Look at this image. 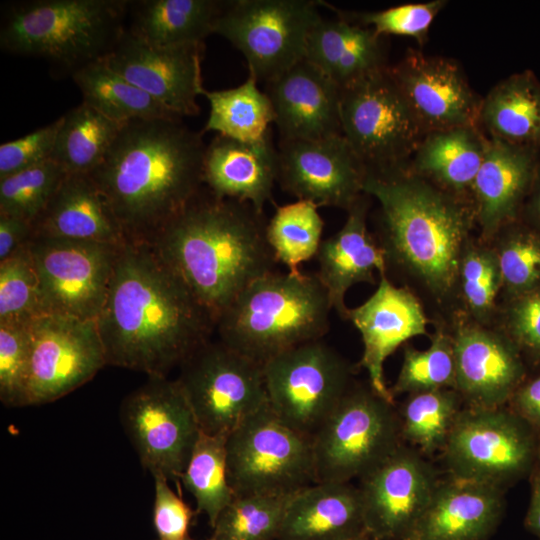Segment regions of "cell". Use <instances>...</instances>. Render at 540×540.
Listing matches in <instances>:
<instances>
[{
	"instance_id": "obj_55",
	"label": "cell",
	"mask_w": 540,
	"mask_h": 540,
	"mask_svg": "<svg viewBox=\"0 0 540 540\" xmlns=\"http://www.w3.org/2000/svg\"><path fill=\"white\" fill-rule=\"evenodd\" d=\"M351 540H375V539L369 537L368 535H363V536H360Z\"/></svg>"
},
{
	"instance_id": "obj_4",
	"label": "cell",
	"mask_w": 540,
	"mask_h": 540,
	"mask_svg": "<svg viewBox=\"0 0 540 540\" xmlns=\"http://www.w3.org/2000/svg\"><path fill=\"white\" fill-rule=\"evenodd\" d=\"M264 212L205 186L149 244L217 321L252 281L278 263Z\"/></svg>"
},
{
	"instance_id": "obj_19",
	"label": "cell",
	"mask_w": 540,
	"mask_h": 540,
	"mask_svg": "<svg viewBox=\"0 0 540 540\" xmlns=\"http://www.w3.org/2000/svg\"><path fill=\"white\" fill-rule=\"evenodd\" d=\"M454 342L455 390L471 407L499 408L527 376L526 361L497 326L478 324L457 312L450 323Z\"/></svg>"
},
{
	"instance_id": "obj_43",
	"label": "cell",
	"mask_w": 540,
	"mask_h": 540,
	"mask_svg": "<svg viewBox=\"0 0 540 540\" xmlns=\"http://www.w3.org/2000/svg\"><path fill=\"white\" fill-rule=\"evenodd\" d=\"M290 495L235 496L208 540H277Z\"/></svg>"
},
{
	"instance_id": "obj_41",
	"label": "cell",
	"mask_w": 540,
	"mask_h": 540,
	"mask_svg": "<svg viewBox=\"0 0 540 540\" xmlns=\"http://www.w3.org/2000/svg\"><path fill=\"white\" fill-rule=\"evenodd\" d=\"M438 322L424 350L404 345L403 361L398 376L390 389L395 398L439 389H455L456 367L454 342L450 329Z\"/></svg>"
},
{
	"instance_id": "obj_38",
	"label": "cell",
	"mask_w": 540,
	"mask_h": 540,
	"mask_svg": "<svg viewBox=\"0 0 540 540\" xmlns=\"http://www.w3.org/2000/svg\"><path fill=\"white\" fill-rule=\"evenodd\" d=\"M502 285L499 260L493 245L473 238L465 249L459 269L461 312L478 324L493 326Z\"/></svg>"
},
{
	"instance_id": "obj_57",
	"label": "cell",
	"mask_w": 540,
	"mask_h": 540,
	"mask_svg": "<svg viewBox=\"0 0 540 540\" xmlns=\"http://www.w3.org/2000/svg\"><path fill=\"white\" fill-rule=\"evenodd\" d=\"M157 540H159V539H157ZM185 540H195V539H193V538H191V537L189 536V537H187ZM207 540H208V539H207Z\"/></svg>"
},
{
	"instance_id": "obj_1",
	"label": "cell",
	"mask_w": 540,
	"mask_h": 540,
	"mask_svg": "<svg viewBox=\"0 0 540 540\" xmlns=\"http://www.w3.org/2000/svg\"><path fill=\"white\" fill-rule=\"evenodd\" d=\"M109 365L167 377L211 340L216 322L145 242H126L96 320Z\"/></svg>"
},
{
	"instance_id": "obj_7",
	"label": "cell",
	"mask_w": 540,
	"mask_h": 540,
	"mask_svg": "<svg viewBox=\"0 0 540 540\" xmlns=\"http://www.w3.org/2000/svg\"><path fill=\"white\" fill-rule=\"evenodd\" d=\"M395 404L368 385L352 384L312 437L316 482L361 479L400 444Z\"/></svg>"
},
{
	"instance_id": "obj_8",
	"label": "cell",
	"mask_w": 540,
	"mask_h": 540,
	"mask_svg": "<svg viewBox=\"0 0 540 540\" xmlns=\"http://www.w3.org/2000/svg\"><path fill=\"white\" fill-rule=\"evenodd\" d=\"M340 119L366 170L406 167L426 134L389 66L341 90Z\"/></svg>"
},
{
	"instance_id": "obj_5",
	"label": "cell",
	"mask_w": 540,
	"mask_h": 540,
	"mask_svg": "<svg viewBox=\"0 0 540 540\" xmlns=\"http://www.w3.org/2000/svg\"><path fill=\"white\" fill-rule=\"evenodd\" d=\"M332 310L316 274L269 272L246 286L216 321L218 340L263 365L323 339Z\"/></svg>"
},
{
	"instance_id": "obj_44",
	"label": "cell",
	"mask_w": 540,
	"mask_h": 540,
	"mask_svg": "<svg viewBox=\"0 0 540 540\" xmlns=\"http://www.w3.org/2000/svg\"><path fill=\"white\" fill-rule=\"evenodd\" d=\"M67 172L52 158L0 178V214L33 223Z\"/></svg>"
},
{
	"instance_id": "obj_18",
	"label": "cell",
	"mask_w": 540,
	"mask_h": 540,
	"mask_svg": "<svg viewBox=\"0 0 540 540\" xmlns=\"http://www.w3.org/2000/svg\"><path fill=\"white\" fill-rule=\"evenodd\" d=\"M277 182L297 199L346 211L364 194L366 168L342 134L280 140Z\"/></svg>"
},
{
	"instance_id": "obj_26",
	"label": "cell",
	"mask_w": 540,
	"mask_h": 540,
	"mask_svg": "<svg viewBox=\"0 0 540 540\" xmlns=\"http://www.w3.org/2000/svg\"><path fill=\"white\" fill-rule=\"evenodd\" d=\"M277 177L278 152L271 133L255 142L216 134L206 146L204 186L218 197L247 202L263 211Z\"/></svg>"
},
{
	"instance_id": "obj_31",
	"label": "cell",
	"mask_w": 540,
	"mask_h": 540,
	"mask_svg": "<svg viewBox=\"0 0 540 540\" xmlns=\"http://www.w3.org/2000/svg\"><path fill=\"white\" fill-rule=\"evenodd\" d=\"M486 144L487 137L478 126L431 131L423 137L406 169L448 193L471 200Z\"/></svg>"
},
{
	"instance_id": "obj_2",
	"label": "cell",
	"mask_w": 540,
	"mask_h": 540,
	"mask_svg": "<svg viewBox=\"0 0 540 540\" xmlns=\"http://www.w3.org/2000/svg\"><path fill=\"white\" fill-rule=\"evenodd\" d=\"M363 192L378 202L377 241L391 271L447 324L461 311L459 269L477 227L471 200L404 168L366 170Z\"/></svg>"
},
{
	"instance_id": "obj_16",
	"label": "cell",
	"mask_w": 540,
	"mask_h": 540,
	"mask_svg": "<svg viewBox=\"0 0 540 540\" xmlns=\"http://www.w3.org/2000/svg\"><path fill=\"white\" fill-rule=\"evenodd\" d=\"M28 327V405L64 397L107 365L96 320L45 313L30 320Z\"/></svg>"
},
{
	"instance_id": "obj_10",
	"label": "cell",
	"mask_w": 540,
	"mask_h": 540,
	"mask_svg": "<svg viewBox=\"0 0 540 540\" xmlns=\"http://www.w3.org/2000/svg\"><path fill=\"white\" fill-rule=\"evenodd\" d=\"M262 369L269 409L311 439L353 384L352 366L323 339L285 351Z\"/></svg>"
},
{
	"instance_id": "obj_14",
	"label": "cell",
	"mask_w": 540,
	"mask_h": 540,
	"mask_svg": "<svg viewBox=\"0 0 540 540\" xmlns=\"http://www.w3.org/2000/svg\"><path fill=\"white\" fill-rule=\"evenodd\" d=\"M443 451L453 478L500 488L529 470L536 444L514 412L471 407L460 411Z\"/></svg>"
},
{
	"instance_id": "obj_29",
	"label": "cell",
	"mask_w": 540,
	"mask_h": 540,
	"mask_svg": "<svg viewBox=\"0 0 540 540\" xmlns=\"http://www.w3.org/2000/svg\"><path fill=\"white\" fill-rule=\"evenodd\" d=\"M33 236L124 245L125 234L88 174H67L32 223Z\"/></svg>"
},
{
	"instance_id": "obj_28",
	"label": "cell",
	"mask_w": 540,
	"mask_h": 540,
	"mask_svg": "<svg viewBox=\"0 0 540 540\" xmlns=\"http://www.w3.org/2000/svg\"><path fill=\"white\" fill-rule=\"evenodd\" d=\"M363 535L358 487L315 482L290 495L277 540H351Z\"/></svg>"
},
{
	"instance_id": "obj_47",
	"label": "cell",
	"mask_w": 540,
	"mask_h": 540,
	"mask_svg": "<svg viewBox=\"0 0 540 540\" xmlns=\"http://www.w3.org/2000/svg\"><path fill=\"white\" fill-rule=\"evenodd\" d=\"M28 322H0V400L7 407L28 405L31 344Z\"/></svg>"
},
{
	"instance_id": "obj_9",
	"label": "cell",
	"mask_w": 540,
	"mask_h": 540,
	"mask_svg": "<svg viewBox=\"0 0 540 540\" xmlns=\"http://www.w3.org/2000/svg\"><path fill=\"white\" fill-rule=\"evenodd\" d=\"M226 460L235 496L288 495L316 482L312 439L284 424L268 405L228 435Z\"/></svg>"
},
{
	"instance_id": "obj_35",
	"label": "cell",
	"mask_w": 540,
	"mask_h": 540,
	"mask_svg": "<svg viewBox=\"0 0 540 540\" xmlns=\"http://www.w3.org/2000/svg\"><path fill=\"white\" fill-rule=\"evenodd\" d=\"M257 83L249 74L246 81L235 88L204 89L202 95L210 104L204 132L214 131L242 142L259 141L270 134L275 119L273 106Z\"/></svg>"
},
{
	"instance_id": "obj_40",
	"label": "cell",
	"mask_w": 540,
	"mask_h": 540,
	"mask_svg": "<svg viewBox=\"0 0 540 540\" xmlns=\"http://www.w3.org/2000/svg\"><path fill=\"white\" fill-rule=\"evenodd\" d=\"M461 399L455 389L407 395L398 415L401 438L424 453L443 449L461 411Z\"/></svg>"
},
{
	"instance_id": "obj_33",
	"label": "cell",
	"mask_w": 540,
	"mask_h": 540,
	"mask_svg": "<svg viewBox=\"0 0 540 540\" xmlns=\"http://www.w3.org/2000/svg\"><path fill=\"white\" fill-rule=\"evenodd\" d=\"M224 1L144 0L134 3L128 29L139 39L160 47L204 43L213 33Z\"/></svg>"
},
{
	"instance_id": "obj_32",
	"label": "cell",
	"mask_w": 540,
	"mask_h": 540,
	"mask_svg": "<svg viewBox=\"0 0 540 540\" xmlns=\"http://www.w3.org/2000/svg\"><path fill=\"white\" fill-rule=\"evenodd\" d=\"M477 126L486 137L540 154V80L531 70L509 75L482 97Z\"/></svg>"
},
{
	"instance_id": "obj_17",
	"label": "cell",
	"mask_w": 540,
	"mask_h": 540,
	"mask_svg": "<svg viewBox=\"0 0 540 540\" xmlns=\"http://www.w3.org/2000/svg\"><path fill=\"white\" fill-rule=\"evenodd\" d=\"M437 484L430 464L400 445L360 479L366 535L375 540H410Z\"/></svg>"
},
{
	"instance_id": "obj_3",
	"label": "cell",
	"mask_w": 540,
	"mask_h": 540,
	"mask_svg": "<svg viewBox=\"0 0 540 540\" xmlns=\"http://www.w3.org/2000/svg\"><path fill=\"white\" fill-rule=\"evenodd\" d=\"M206 146L181 119L125 123L95 182L127 242L149 243L203 188Z\"/></svg>"
},
{
	"instance_id": "obj_37",
	"label": "cell",
	"mask_w": 540,
	"mask_h": 540,
	"mask_svg": "<svg viewBox=\"0 0 540 540\" xmlns=\"http://www.w3.org/2000/svg\"><path fill=\"white\" fill-rule=\"evenodd\" d=\"M225 435L199 434L179 481L193 496L197 512L206 514L211 527L235 494L227 476Z\"/></svg>"
},
{
	"instance_id": "obj_39",
	"label": "cell",
	"mask_w": 540,
	"mask_h": 540,
	"mask_svg": "<svg viewBox=\"0 0 540 540\" xmlns=\"http://www.w3.org/2000/svg\"><path fill=\"white\" fill-rule=\"evenodd\" d=\"M318 206L304 199L278 206L267 222L266 237L277 262L290 272L316 257L322 242L324 222Z\"/></svg>"
},
{
	"instance_id": "obj_13",
	"label": "cell",
	"mask_w": 540,
	"mask_h": 540,
	"mask_svg": "<svg viewBox=\"0 0 540 540\" xmlns=\"http://www.w3.org/2000/svg\"><path fill=\"white\" fill-rule=\"evenodd\" d=\"M120 420L143 468L179 484L201 430L176 380L148 377L123 399Z\"/></svg>"
},
{
	"instance_id": "obj_49",
	"label": "cell",
	"mask_w": 540,
	"mask_h": 540,
	"mask_svg": "<svg viewBox=\"0 0 540 540\" xmlns=\"http://www.w3.org/2000/svg\"><path fill=\"white\" fill-rule=\"evenodd\" d=\"M62 116L21 138L0 146V178L35 166L51 158Z\"/></svg>"
},
{
	"instance_id": "obj_48",
	"label": "cell",
	"mask_w": 540,
	"mask_h": 540,
	"mask_svg": "<svg viewBox=\"0 0 540 540\" xmlns=\"http://www.w3.org/2000/svg\"><path fill=\"white\" fill-rule=\"evenodd\" d=\"M526 363L540 365V287L499 303L494 323Z\"/></svg>"
},
{
	"instance_id": "obj_15",
	"label": "cell",
	"mask_w": 540,
	"mask_h": 540,
	"mask_svg": "<svg viewBox=\"0 0 540 540\" xmlns=\"http://www.w3.org/2000/svg\"><path fill=\"white\" fill-rule=\"evenodd\" d=\"M123 245L33 236L42 314L97 320Z\"/></svg>"
},
{
	"instance_id": "obj_34",
	"label": "cell",
	"mask_w": 540,
	"mask_h": 540,
	"mask_svg": "<svg viewBox=\"0 0 540 540\" xmlns=\"http://www.w3.org/2000/svg\"><path fill=\"white\" fill-rule=\"evenodd\" d=\"M83 103L118 123L181 119L148 93L113 71L100 59L72 74Z\"/></svg>"
},
{
	"instance_id": "obj_42",
	"label": "cell",
	"mask_w": 540,
	"mask_h": 540,
	"mask_svg": "<svg viewBox=\"0 0 540 540\" xmlns=\"http://www.w3.org/2000/svg\"><path fill=\"white\" fill-rule=\"evenodd\" d=\"M489 243L501 269V301L540 287V233L518 219L501 228Z\"/></svg>"
},
{
	"instance_id": "obj_21",
	"label": "cell",
	"mask_w": 540,
	"mask_h": 540,
	"mask_svg": "<svg viewBox=\"0 0 540 540\" xmlns=\"http://www.w3.org/2000/svg\"><path fill=\"white\" fill-rule=\"evenodd\" d=\"M389 68L426 133L477 126L482 98L454 59L409 49Z\"/></svg>"
},
{
	"instance_id": "obj_52",
	"label": "cell",
	"mask_w": 540,
	"mask_h": 540,
	"mask_svg": "<svg viewBox=\"0 0 540 540\" xmlns=\"http://www.w3.org/2000/svg\"><path fill=\"white\" fill-rule=\"evenodd\" d=\"M32 237L31 223L0 214V261L7 259L17 250L26 246Z\"/></svg>"
},
{
	"instance_id": "obj_46",
	"label": "cell",
	"mask_w": 540,
	"mask_h": 540,
	"mask_svg": "<svg viewBox=\"0 0 540 540\" xmlns=\"http://www.w3.org/2000/svg\"><path fill=\"white\" fill-rule=\"evenodd\" d=\"M323 4L335 11L337 16L371 28L381 37L385 35L405 36L416 40L419 45H424L434 19L447 5V1L409 3L371 12L342 11L328 3L323 2Z\"/></svg>"
},
{
	"instance_id": "obj_36",
	"label": "cell",
	"mask_w": 540,
	"mask_h": 540,
	"mask_svg": "<svg viewBox=\"0 0 540 540\" xmlns=\"http://www.w3.org/2000/svg\"><path fill=\"white\" fill-rule=\"evenodd\" d=\"M124 124L82 102L62 116L51 158L67 174H89L101 164Z\"/></svg>"
},
{
	"instance_id": "obj_25",
	"label": "cell",
	"mask_w": 540,
	"mask_h": 540,
	"mask_svg": "<svg viewBox=\"0 0 540 540\" xmlns=\"http://www.w3.org/2000/svg\"><path fill=\"white\" fill-rule=\"evenodd\" d=\"M370 196L363 194L348 210L342 228L322 240L316 259L321 284L340 318L346 320L347 291L356 284H376L375 272L387 274L384 252L368 230Z\"/></svg>"
},
{
	"instance_id": "obj_23",
	"label": "cell",
	"mask_w": 540,
	"mask_h": 540,
	"mask_svg": "<svg viewBox=\"0 0 540 540\" xmlns=\"http://www.w3.org/2000/svg\"><path fill=\"white\" fill-rule=\"evenodd\" d=\"M280 140L342 134L339 87L305 58L266 83Z\"/></svg>"
},
{
	"instance_id": "obj_30",
	"label": "cell",
	"mask_w": 540,
	"mask_h": 540,
	"mask_svg": "<svg viewBox=\"0 0 540 540\" xmlns=\"http://www.w3.org/2000/svg\"><path fill=\"white\" fill-rule=\"evenodd\" d=\"M304 58L340 90L388 66L382 37L340 16L320 18L309 33Z\"/></svg>"
},
{
	"instance_id": "obj_27",
	"label": "cell",
	"mask_w": 540,
	"mask_h": 540,
	"mask_svg": "<svg viewBox=\"0 0 540 540\" xmlns=\"http://www.w3.org/2000/svg\"><path fill=\"white\" fill-rule=\"evenodd\" d=\"M503 506L499 487L453 477L438 482L410 540H487Z\"/></svg>"
},
{
	"instance_id": "obj_56",
	"label": "cell",
	"mask_w": 540,
	"mask_h": 540,
	"mask_svg": "<svg viewBox=\"0 0 540 540\" xmlns=\"http://www.w3.org/2000/svg\"><path fill=\"white\" fill-rule=\"evenodd\" d=\"M536 454H537V457H538V459L540 461V440H539V442L537 444V447H536Z\"/></svg>"
},
{
	"instance_id": "obj_45",
	"label": "cell",
	"mask_w": 540,
	"mask_h": 540,
	"mask_svg": "<svg viewBox=\"0 0 540 540\" xmlns=\"http://www.w3.org/2000/svg\"><path fill=\"white\" fill-rule=\"evenodd\" d=\"M41 314L40 282L28 243L0 261V322H28Z\"/></svg>"
},
{
	"instance_id": "obj_20",
	"label": "cell",
	"mask_w": 540,
	"mask_h": 540,
	"mask_svg": "<svg viewBox=\"0 0 540 540\" xmlns=\"http://www.w3.org/2000/svg\"><path fill=\"white\" fill-rule=\"evenodd\" d=\"M203 52L204 43L160 47L124 30L102 60L181 118L197 115L200 111L197 98L204 90Z\"/></svg>"
},
{
	"instance_id": "obj_53",
	"label": "cell",
	"mask_w": 540,
	"mask_h": 540,
	"mask_svg": "<svg viewBox=\"0 0 540 540\" xmlns=\"http://www.w3.org/2000/svg\"><path fill=\"white\" fill-rule=\"evenodd\" d=\"M519 220L540 233V158Z\"/></svg>"
},
{
	"instance_id": "obj_50",
	"label": "cell",
	"mask_w": 540,
	"mask_h": 540,
	"mask_svg": "<svg viewBox=\"0 0 540 540\" xmlns=\"http://www.w3.org/2000/svg\"><path fill=\"white\" fill-rule=\"evenodd\" d=\"M153 524L159 540H185L194 512L162 476H154Z\"/></svg>"
},
{
	"instance_id": "obj_54",
	"label": "cell",
	"mask_w": 540,
	"mask_h": 540,
	"mask_svg": "<svg viewBox=\"0 0 540 540\" xmlns=\"http://www.w3.org/2000/svg\"><path fill=\"white\" fill-rule=\"evenodd\" d=\"M526 528L540 539V473L532 483L530 504L525 517Z\"/></svg>"
},
{
	"instance_id": "obj_12",
	"label": "cell",
	"mask_w": 540,
	"mask_h": 540,
	"mask_svg": "<svg viewBox=\"0 0 540 540\" xmlns=\"http://www.w3.org/2000/svg\"><path fill=\"white\" fill-rule=\"evenodd\" d=\"M179 368L175 380L203 433L228 436L268 405L262 365L220 340L204 343Z\"/></svg>"
},
{
	"instance_id": "obj_24",
	"label": "cell",
	"mask_w": 540,
	"mask_h": 540,
	"mask_svg": "<svg viewBox=\"0 0 540 540\" xmlns=\"http://www.w3.org/2000/svg\"><path fill=\"white\" fill-rule=\"evenodd\" d=\"M540 154L487 137L482 164L471 189L479 239L491 242L520 217Z\"/></svg>"
},
{
	"instance_id": "obj_6",
	"label": "cell",
	"mask_w": 540,
	"mask_h": 540,
	"mask_svg": "<svg viewBox=\"0 0 540 540\" xmlns=\"http://www.w3.org/2000/svg\"><path fill=\"white\" fill-rule=\"evenodd\" d=\"M121 0H33L6 11L0 45L13 54L41 57L71 71L104 58L124 29Z\"/></svg>"
},
{
	"instance_id": "obj_22",
	"label": "cell",
	"mask_w": 540,
	"mask_h": 540,
	"mask_svg": "<svg viewBox=\"0 0 540 540\" xmlns=\"http://www.w3.org/2000/svg\"><path fill=\"white\" fill-rule=\"evenodd\" d=\"M361 334L363 354L359 365L368 383L384 399L394 398L384 378L386 359L413 337L426 335L428 318L422 301L405 286L394 285L387 274L379 275L374 293L346 316Z\"/></svg>"
},
{
	"instance_id": "obj_11",
	"label": "cell",
	"mask_w": 540,
	"mask_h": 540,
	"mask_svg": "<svg viewBox=\"0 0 540 540\" xmlns=\"http://www.w3.org/2000/svg\"><path fill=\"white\" fill-rule=\"evenodd\" d=\"M320 1H224L213 33L227 39L246 59L249 74L270 82L305 56L307 39L322 17Z\"/></svg>"
},
{
	"instance_id": "obj_51",
	"label": "cell",
	"mask_w": 540,
	"mask_h": 540,
	"mask_svg": "<svg viewBox=\"0 0 540 540\" xmlns=\"http://www.w3.org/2000/svg\"><path fill=\"white\" fill-rule=\"evenodd\" d=\"M513 412L532 428H540V374L525 379L512 395Z\"/></svg>"
}]
</instances>
